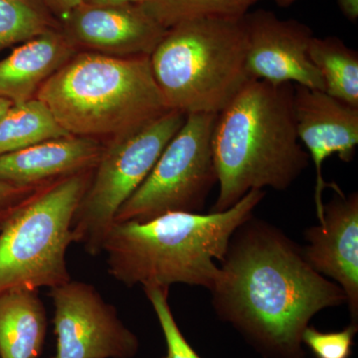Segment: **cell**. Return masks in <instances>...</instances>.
<instances>
[{
  "instance_id": "7c38bea8",
  "label": "cell",
  "mask_w": 358,
  "mask_h": 358,
  "mask_svg": "<svg viewBox=\"0 0 358 358\" xmlns=\"http://www.w3.org/2000/svg\"><path fill=\"white\" fill-rule=\"evenodd\" d=\"M294 115L299 141L315 167V202L319 222L324 220L322 193L329 185L322 176V164L336 155L352 162L358 145V107L329 96L320 90L294 85Z\"/></svg>"
},
{
  "instance_id": "5bb4252c",
  "label": "cell",
  "mask_w": 358,
  "mask_h": 358,
  "mask_svg": "<svg viewBox=\"0 0 358 358\" xmlns=\"http://www.w3.org/2000/svg\"><path fill=\"white\" fill-rule=\"evenodd\" d=\"M100 141L67 136L0 155V180L18 187L39 188L65 176L90 171L102 154Z\"/></svg>"
},
{
  "instance_id": "2e32d148",
  "label": "cell",
  "mask_w": 358,
  "mask_h": 358,
  "mask_svg": "<svg viewBox=\"0 0 358 358\" xmlns=\"http://www.w3.org/2000/svg\"><path fill=\"white\" fill-rule=\"evenodd\" d=\"M46 333V310L39 291L0 293V358H38Z\"/></svg>"
},
{
  "instance_id": "83f0119b",
  "label": "cell",
  "mask_w": 358,
  "mask_h": 358,
  "mask_svg": "<svg viewBox=\"0 0 358 358\" xmlns=\"http://www.w3.org/2000/svg\"><path fill=\"white\" fill-rule=\"evenodd\" d=\"M164 358H169V357H167V355H166V357H164Z\"/></svg>"
},
{
  "instance_id": "52a82bcc",
  "label": "cell",
  "mask_w": 358,
  "mask_h": 358,
  "mask_svg": "<svg viewBox=\"0 0 358 358\" xmlns=\"http://www.w3.org/2000/svg\"><path fill=\"white\" fill-rule=\"evenodd\" d=\"M185 119L183 113L169 110L103 147L72 224L75 243L83 245L90 255L102 254L117 211L148 178Z\"/></svg>"
},
{
  "instance_id": "30bf717a",
  "label": "cell",
  "mask_w": 358,
  "mask_h": 358,
  "mask_svg": "<svg viewBox=\"0 0 358 358\" xmlns=\"http://www.w3.org/2000/svg\"><path fill=\"white\" fill-rule=\"evenodd\" d=\"M247 74L268 83L292 84L324 92V82L308 56L313 37L308 25L281 20L272 11L244 16Z\"/></svg>"
},
{
  "instance_id": "7a4b0ae2",
  "label": "cell",
  "mask_w": 358,
  "mask_h": 358,
  "mask_svg": "<svg viewBox=\"0 0 358 358\" xmlns=\"http://www.w3.org/2000/svg\"><path fill=\"white\" fill-rule=\"evenodd\" d=\"M264 196L263 190H252L223 212H167L145 222H115L102 248L108 272L129 288L186 284L210 291L219 273L216 263Z\"/></svg>"
},
{
  "instance_id": "e0dca14e",
  "label": "cell",
  "mask_w": 358,
  "mask_h": 358,
  "mask_svg": "<svg viewBox=\"0 0 358 358\" xmlns=\"http://www.w3.org/2000/svg\"><path fill=\"white\" fill-rule=\"evenodd\" d=\"M308 56L329 96L358 107V54L338 37L313 36Z\"/></svg>"
},
{
  "instance_id": "44dd1931",
  "label": "cell",
  "mask_w": 358,
  "mask_h": 358,
  "mask_svg": "<svg viewBox=\"0 0 358 358\" xmlns=\"http://www.w3.org/2000/svg\"><path fill=\"white\" fill-rule=\"evenodd\" d=\"M145 296L154 308L167 345L169 358H201L190 346L174 320L169 305V289L145 288Z\"/></svg>"
},
{
  "instance_id": "ffe728a7",
  "label": "cell",
  "mask_w": 358,
  "mask_h": 358,
  "mask_svg": "<svg viewBox=\"0 0 358 358\" xmlns=\"http://www.w3.org/2000/svg\"><path fill=\"white\" fill-rule=\"evenodd\" d=\"M58 29L39 0H0V50Z\"/></svg>"
},
{
  "instance_id": "3957f363",
  "label": "cell",
  "mask_w": 358,
  "mask_h": 358,
  "mask_svg": "<svg viewBox=\"0 0 358 358\" xmlns=\"http://www.w3.org/2000/svg\"><path fill=\"white\" fill-rule=\"evenodd\" d=\"M292 84L250 79L216 117L212 152L219 194L210 212L234 206L252 190L284 192L308 166L296 131Z\"/></svg>"
},
{
  "instance_id": "4316f807",
  "label": "cell",
  "mask_w": 358,
  "mask_h": 358,
  "mask_svg": "<svg viewBox=\"0 0 358 358\" xmlns=\"http://www.w3.org/2000/svg\"><path fill=\"white\" fill-rule=\"evenodd\" d=\"M13 105V103H11L10 101L0 98V119H1L2 115L6 114L7 110L10 109Z\"/></svg>"
},
{
  "instance_id": "8992f818",
  "label": "cell",
  "mask_w": 358,
  "mask_h": 358,
  "mask_svg": "<svg viewBox=\"0 0 358 358\" xmlns=\"http://www.w3.org/2000/svg\"><path fill=\"white\" fill-rule=\"evenodd\" d=\"M93 169L52 181L0 221V293L54 288L70 281L72 224Z\"/></svg>"
},
{
  "instance_id": "9c48e42d",
  "label": "cell",
  "mask_w": 358,
  "mask_h": 358,
  "mask_svg": "<svg viewBox=\"0 0 358 358\" xmlns=\"http://www.w3.org/2000/svg\"><path fill=\"white\" fill-rule=\"evenodd\" d=\"M49 296L56 336L53 358H133L138 353V336L93 285L71 279L51 288Z\"/></svg>"
},
{
  "instance_id": "5b68a950",
  "label": "cell",
  "mask_w": 358,
  "mask_h": 358,
  "mask_svg": "<svg viewBox=\"0 0 358 358\" xmlns=\"http://www.w3.org/2000/svg\"><path fill=\"white\" fill-rule=\"evenodd\" d=\"M243 17L192 18L167 29L150 55L167 109L217 115L249 81Z\"/></svg>"
},
{
  "instance_id": "484cf974",
  "label": "cell",
  "mask_w": 358,
  "mask_h": 358,
  "mask_svg": "<svg viewBox=\"0 0 358 358\" xmlns=\"http://www.w3.org/2000/svg\"><path fill=\"white\" fill-rule=\"evenodd\" d=\"M84 2L94 4H143L147 0H85Z\"/></svg>"
},
{
  "instance_id": "d4e9b609",
  "label": "cell",
  "mask_w": 358,
  "mask_h": 358,
  "mask_svg": "<svg viewBox=\"0 0 358 358\" xmlns=\"http://www.w3.org/2000/svg\"><path fill=\"white\" fill-rule=\"evenodd\" d=\"M339 9L343 15L352 22L358 18V0H338Z\"/></svg>"
},
{
  "instance_id": "ac0fdd59",
  "label": "cell",
  "mask_w": 358,
  "mask_h": 358,
  "mask_svg": "<svg viewBox=\"0 0 358 358\" xmlns=\"http://www.w3.org/2000/svg\"><path fill=\"white\" fill-rule=\"evenodd\" d=\"M70 136L38 99L15 103L0 119V155Z\"/></svg>"
},
{
  "instance_id": "6da1fadb",
  "label": "cell",
  "mask_w": 358,
  "mask_h": 358,
  "mask_svg": "<svg viewBox=\"0 0 358 358\" xmlns=\"http://www.w3.org/2000/svg\"><path fill=\"white\" fill-rule=\"evenodd\" d=\"M210 293L219 317L275 358H301V336L313 315L346 303L341 287L315 272L303 249L253 217L231 237Z\"/></svg>"
},
{
  "instance_id": "7402d4cb",
  "label": "cell",
  "mask_w": 358,
  "mask_h": 358,
  "mask_svg": "<svg viewBox=\"0 0 358 358\" xmlns=\"http://www.w3.org/2000/svg\"><path fill=\"white\" fill-rule=\"evenodd\" d=\"M357 331L355 324L334 333H322L308 327L301 341L317 358H348L352 355L353 338Z\"/></svg>"
},
{
  "instance_id": "603a6c76",
  "label": "cell",
  "mask_w": 358,
  "mask_h": 358,
  "mask_svg": "<svg viewBox=\"0 0 358 358\" xmlns=\"http://www.w3.org/2000/svg\"><path fill=\"white\" fill-rule=\"evenodd\" d=\"M37 189L38 188L18 187L0 180V221Z\"/></svg>"
},
{
  "instance_id": "ba28073f",
  "label": "cell",
  "mask_w": 358,
  "mask_h": 358,
  "mask_svg": "<svg viewBox=\"0 0 358 358\" xmlns=\"http://www.w3.org/2000/svg\"><path fill=\"white\" fill-rule=\"evenodd\" d=\"M215 114H190L169 141L140 187L115 215V222H145L167 212L199 213L217 171L212 152Z\"/></svg>"
},
{
  "instance_id": "d6986e66",
  "label": "cell",
  "mask_w": 358,
  "mask_h": 358,
  "mask_svg": "<svg viewBox=\"0 0 358 358\" xmlns=\"http://www.w3.org/2000/svg\"><path fill=\"white\" fill-rule=\"evenodd\" d=\"M262 0H147L143 4L160 25L169 29L181 21L192 18L243 17L249 9ZM281 7H289L298 0H271Z\"/></svg>"
},
{
  "instance_id": "cb8c5ba5",
  "label": "cell",
  "mask_w": 358,
  "mask_h": 358,
  "mask_svg": "<svg viewBox=\"0 0 358 358\" xmlns=\"http://www.w3.org/2000/svg\"><path fill=\"white\" fill-rule=\"evenodd\" d=\"M47 10L64 20L75 8L81 6L85 0H40Z\"/></svg>"
},
{
  "instance_id": "277c9868",
  "label": "cell",
  "mask_w": 358,
  "mask_h": 358,
  "mask_svg": "<svg viewBox=\"0 0 358 358\" xmlns=\"http://www.w3.org/2000/svg\"><path fill=\"white\" fill-rule=\"evenodd\" d=\"M36 99L70 136L98 141L134 131L171 110L150 56L76 53L42 85Z\"/></svg>"
},
{
  "instance_id": "9a60e30c",
  "label": "cell",
  "mask_w": 358,
  "mask_h": 358,
  "mask_svg": "<svg viewBox=\"0 0 358 358\" xmlns=\"http://www.w3.org/2000/svg\"><path fill=\"white\" fill-rule=\"evenodd\" d=\"M76 53L62 30L23 42L0 61V98L13 105L36 98L42 85Z\"/></svg>"
},
{
  "instance_id": "8fae6325",
  "label": "cell",
  "mask_w": 358,
  "mask_h": 358,
  "mask_svg": "<svg viewBox=\"0 0 358 358\" xmlns=\"http://www.w3.org/2000/svg\"><path fill=\"white\" fill-rule=\"evenodd\" d=\"M166 28L143 4L83 2L63 20L62 32L75 48L117 56H150Z\"/></svg>"
},
{
  "instance_id": "4fadbf2b",
  "label": "cell",
  "mask_w": 358,
  "mask_h": 358,
  "mask_svg": "<svg viewBox=\"0 0 358 358\" xmlns=\"http://www.w3.org/2000/svg\"><path fill=\"white\" fill-rule=\"evenodd\" d=\"M306 261L319 274L331 278L345 294L353 322L358 317V195L341 189L324 206V220L305 233Z\"/></svg>"
}]
</instances>
